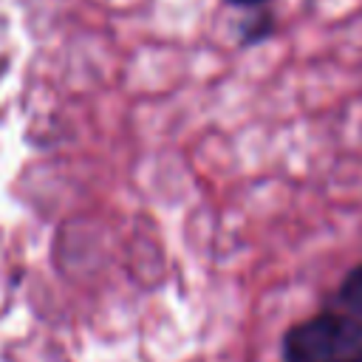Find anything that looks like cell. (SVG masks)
<instances>
[{
	"label": "cell",
	"instance_id": "277c9868",
	"mask_svg": "<svg viewBox=\"0 0 362 362\" xmlns=\"http://www.w3.org/2000/svg\"><path fill=\"white\" fill-rule=\"evenodd\" d=\"M354 362H362V356H359V359H354Z\"/></svg>",
	"mask_w": 362,
	"mask_h": 362
},
{
	"label": "cell",
	"instance_id": "7a4b0ae2",
	"mask_svg": "<svg viewBox=\"0 0 362 362\" xmlns=\"http://www.w3.org/2000/svg\"><path fill=\"white\" fill-rule=\"evenodd\" d=\"M339 297H342V303L348 305V311H351L354 317H362V266L354 269V272L345 277Z\"/></svg>",
	"mask_w": 362,
	"mask_h": 362
},
{
	"label": "cell",
	"instance_id": "3957f363",
	"mask_svg": "<svg viewBox=\"0 0 362 362\" xmlns=\"http://www.w3.org/2000/svg\"><path fill=\"white\" fill-rule=\"evenodd\" d=\"M232 3H243V6H252V3H260V0H232Z\"/></svg>",
	"mask_w": 362,
	"mask_h": 362
},
{
	"label": "cell",
	"instance_id": "6da1fadb",
	"mask_svg": "<svg viewBox=\"0 0 362 362\" xmlns=\"http://www.w3.org/2000/svg\"><path fill=\"white\" fill-rule=\"evenodd\" d=\"M286 362H354L362 356V320L322 314L286 334Z\"/></svg>",
	"mask_w": 362,
	"mask_h": 362
}]
</instances>
